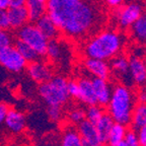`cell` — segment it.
I'll return each instance as SVG.
<instances>
[{"mask_svg": "<svg viewBox=\"0 0 146 146\" xmlns=\"http://www.w3.org/2000/svg\"><path fill=\"white\" fill-rule=\"evenodd\" d=\"M48 117L52 120V121H59L62 116V111L61 107H57V106H49L48 111H47Z\"/></svg>", "mask_w": 146, "mask_h": 146, "instance_id": "obj_30", "label": "cell"}, {"mask_svg": "<svg viewBox=\"0 0 146 146\" xmlns=\"http://www.w3.org/2000/svg\"><path fill=\"white\" fill-rule=\"evenodd\" d=\"M84 67L94 77L108 79L111 73V66L106 60L87 57L84 61Z\"/></svg>", "mask_w": 146, "mask_h": 146, "instance_id": "obj_10", "label": "cell"}, {"mask_svg": "<svg viewBox=\"0 0 146 146\" xmlns=\"http://www.w3.org/2000/svg\"><path fill=\"white\" fill-rule=\"evenodd\" d=\"M143 14V8L139 3L132 2L126 5H121L116 8L114 18L117 25L122 29L130 27L135 21Z\"/></svg>", "mask_w": 146, "mask_h": 146, "instance_id": "obj_6", "label": "cell"}, {"mask_svg": "<svg viewBox=\"0 0 146 146\" xmlns=\"http://www.w3.org/2000/svg\"><path fill=\"white\" fill-rule=\"evenodd\" d=\"M82 146H90V144H88L86 141H84V140L82 139Z\"/></svg>", "mask_w": 146, "mask_h": 146, "instance_id": "obj_39", "label": "cell"}, {"mask_svg": "<svg viewBox=\"0 0 146 146\" xmlns=\"http://www.w3.org/2000/svg\"><path fill=\"white\" fill-rule=\"evenodd\" d=\"M132 38L138 43H146V13H143L130 27Z\"/></svg>", "mask_w": 146, "mask_h": 146, "instance_id": "obj_19", "label": "cell"}, {"mask_svg": "<svg viewBox=\"0 0 146 146\" xmlns=\"http://www.w3.org/2000/svg\"><path fill=\"white\" fill-rule=\"evenodd\" d=\"M86 119V112L82 109H74L68 114V120L73 124H80Z\"/></svg>", "mask_w": 146, "mask_h": 146, "instance_id": "obj_27", "label": "cell"}, {"mask_svg": "<svg viewBox=\"0 0 146 146\" xmlns=\"http://www.w3.org/2000/svg\"><path fill=\"white\" fill-rule=\"evenodd\" d=\"M137 136H138V140H139V143L141 146H146V126L140 128L137 133Z\"/></svg>", "mask_w": 146, "mask_h": 146, "instance_id": "obj_34", "label": "cell"}, {"mask_svg": "<svg viewBox=\"0 0 146 146\" xmlns=\"http://www.w3.org/2000/svg\"><path fill=\"white\" fill-rule=\"evenodd\" d=\"M36 25L39 27V30L45 35L49 40L56 39L59 36L60 30L58 29L57 25L55 23V21L52 19L50 15L48 13L44 14L43 16L38 19L36 21H35Z\"/></svg>", "mask_w": 146, "mask_h": 146, "instance_id": "obj_16", "label": "cell"}, {"mask_svg": "<svg viewBox=\"0 0 146 146\" xmlns=\"http://www.w3.org/2000/svg\"><path fill=\"white\" fill-rule=\"evenodd\" d=\"M111 69L123 82H133L129 70V59L123 55H117L111 62Z\"/></svg>", "mask_w": 146, "mask_h": 146, "instance_id": "obj_11", "label": "cell"}, {"mask_svg": "<svg viewBox=\"0 0 146 146\" xmlns=\"http://www.w3.org/2000/svg\"><path fill=\"white\" fill-rule=\"evenodd\" d=\"M43 1H46V2H47V0H43Z\"/></svg>", "mask_w": 146, "mask_h": 146, "instance_id": "obj_42", "label": "cell"}, {"mask_svg": "<svg viewBox=\"0 0 146 146\" xmlns=\"http://www.w3.org/2000/svg\"><path fill=\"white\" fill-rule=\"evenodd\" d=\"M131 125L133 130H139L146 126V103H140L135 106L132 113Z\"/></svg>", "mask_w": 146, "mask_h": 146, "instance_id": "obj_20", "label": "cell"}, {"mask_svg": "<svg viewBox=\"0 0 146 146\" xmlns=\"http://www.w3.org/2000/svg\"><path fill=\"white\" fill-rule=\"evenodd\" d=\"M127 132L128 130L126 125H123V124L120 123H115L112 130L110 132L109 137H108L107 143L109 144V146H116L118 144L122 143L125 140Z\"/></svg>", "mask_w": 146, "mask_h": 146, "instance_id": "obj_21", "label": "cell"}, {"mask_svg": "<svg viewBox=\"0 0 146 146\" xmlns=\"http://www.w3.org/2000/svg\"><path fill=\"white\" fill-rule=\"evenodd\" d=\"M68 94L72 98H78L79 96V83L75 80L68 81Z\"/></svg>", "mask_w": 146, "mask_h": 146, "instance_id": "obj_31", "label": "cell"}, {"mask_svg": "<svg viewBox=\"0 0 146 146\" xmlns=\"http://www.w3.org/2000/svg\"><path fill=\"white\" fill-rule=\"evenodd\" d=\"M0 142H1V135H0Z\"/></svg>", "mask_w": 146, "mask_h": 146, "instance_id": "obj_41", "label": "cell"}, {"mask_svg": "<svg viewBox=\"0 0 146 146\" xmlns=\"http://www.w3.org/2000/svg\"><path fill=\"white\" fill-rule=\"evenodd\" d=\"M138 100H140V103H146V92L142 91L138 94Z\"/></svg>", "mask_w": 146, "mask_h": 146, "instance_id": "obj_38", "label": "cell"}, {"mask_svg": "<svg viewBox=\"0 0 146 146\" xmlns=\"http://www.w3.org/2000/svg\"><path fill=\"white\" fill-rule=\"evenodd\" d=\"M9 27V19L7 9L0 8V29H8Z\"/></svg>", "mask_w": 146, "mask_h": 146, "instance_id": "obj_32", "label": "cell"}, {"mask_svg": "<svg viewBox=\"0 0 146 146\" xmlns=\"http://www.w3.org/2000/svg\"><path fill=\"white\" fill-rule=\"evenodd\" d=\"M27 4V0H9V7H23Z\"/></svg>", "mask_w": 146, "mask_h": 146, "instance_id": "obj_36", "label": "cell"}, {"mask_svg": "<svg viewBox=\"0 0 146 146\" xmlns=\"http://www.w3.org/2000/svg\"><path fill=\"white\" fill-rule=\"evenodd\" d=\"M105 2L111 8H118L123 4L124 0H105Z\"/></svg>", "mask_w": 146, "mask_h": 146, "instance_id": "obj_35", "label": "cell"}, {"mask_svg": "<svg viewBox=\"0 0 146 146\" xmlns=\"http://www.w3.org/2000/svg\"><path fill=\"white\" fill-rule=\"evenodd\" d=\"M17 39L29 44L31 47L39 53L40 56L47 54L49 41L50 40L39 30L36 23H27L21 27L17 32Z\"/></svg>", "mask_w": 146, "mask_h": 146, "instance_id": "obj_5", "label": "cell"}, {"mask_svg": "<svg viewBox=\"0 0 146 146\" xmlns=\"http://www.w3.org/2000/svg\"><path fill=\"white\" fill-rule=\"evenodd\" d=\"M31 21H36L47 13V2L43 0H27L25 4Z\"/></svg>", "mask_w": 146, "mask_h": 146, "instance_id": "obj_18", "label": "cell"}, {"mask_svg": "<svg viewBox=\"0 0 146 146\" xmlns=\"http://www.w3.org/2000/svg\"><path fill=\"white\" fill-rule=\"evenodd\" d=\"M124 143H125V146H141L139 143V140H138V136L133 130L127 132Z\"/></svg>", "mask_w": 146, "mask_h": 146, "instance_id": "obj_29", "label": "cell"}, {"mask_svg": "<svg viewBox=\"0 0 146 146\" xmlns=\"http://www.w3.org/2000/svg\"><path fill=\"white\" fill-rule=\"evenodd\" d=\"M5 126L8 128L12 133H21L25 128V117L23 113L17 110H9L7 117L5 119Z\"/></svg>", "mask_w": 146, "mask_h": 146, "instance_id": "obj_17", "label": "cell"}, {"mask_svg": "<svg viewBox=\"0 0 146 146\" xmlns=\"http://www.w3.org/2000/svg\"><path fill=\"white\" fill-rule=\"evenodd\" d=\"M61 146H82V138L78 130L68 128L62 136Z\"/></svg>", "mask_w": 146, "mask_h": 146, "instance_id": "obj_24", "label": "cell"}, {"mask_svg": "<svg viewBox=\"0 0 146 146\" xmlns=\"http://www.w3.org/2000/svg\"><path fill=\"white\" fill-rule=\"evenodd\" d=\"M9 19V27L14 30H19L23 25H27V21H30L29 11L25 6L23 7H9L7 9Z\"/></svg>", "mask_w": 146, "mask_h": 146, "instance_id": "obj_15", "label": "cell"}, {"mask_svg": "<svg viewBox=\"0 0 146 146\" xmlns=\"http://www.w3.org/2000/svg\"><path fill=\"white\" fill-rule=\"evenodd\" d=\"M27 63V61L15 46H9L0 50V65L10 72H19L25 68Z\"/></svg>", "mask_w": 146, "mask_h": 146, "instance_id": "obj_7", "label": "cell"}, {"mask_svg": "<svg viewBox=\"0 0 146 146\" xmlns=\"http://www.w3.org/2000/svg\"><path fill=\"white\" fill-rule=\"evenodd\" d=\"M0 8L8 9L9 8V0H0Z\"/></svg>", "mask_w": 146, "mask_h": 146, "instance_id": "obj_37", "label": "cell"}, {"mask_svg": "<svg viewBox=\"0 0 146 146\" xmlns=\"http://www.w3.org/2000/svg\"><path fill=\"white\" fill-rule=\"evenodd\" d=\"M47 13L60 32L71 39L85 36L102 21L100 10L91 0H47Z\"/></svg>", "mask_w": 146, "mask_h": 146, "instance_id": "obj_1", "label": "cell"}, {"mask_svg": "<svg viewBox=\"0 0 146 146\" xmlns=\"http://www.w3.org/2000/svg\"><path fill=\"white\" fill-rule=\"evenodd\" d=\"M79 83V96L78 100L83 103L84 105L92 106V105H98V98L96 96V91L92 84V80L89 78H80L78 80Z\"/></svg>", "mask_w": 146, "mask_h": 146, "instance_id": "obj_12", "label": "cell"}, {"mask_svg": "<svg viewBox=\"0 0 146 146\" xmlns=\"http://www.w3.org/2000/svg\"><path fill=\"white\" fill-rule=\"evenodd\" d=\"M65 51L64 46L62 42L57 41L56 39H53L49 41L48 49H47V56L49 59L53 60V61H59L62 60V56H63V52Z\"/></svg>", "mask_w": 146, "mask_h": 146, "instance_id": "obj_25", "label": "cell"}, {"mask_svg": "<svg viewBox=\"0 0 146 146\" xmlns=\"http://www.w3.org/2000/svg\"><path fill=\"white\" fill-rule=\"evenodd\" d=\"M125 39L122 34L114 30H106L91 38L84 47V54L88 58L113 59L121 52Z\"/></svg>", "mask_w": 146, "mask_h": 146, "instance_id": "obj_2", "label": "cell"}, {"mask_svg": "<svg viewBox=\"0 0 146 146\" xmlns=\"http://www.w3.org/2000/svg\"><path fill=\"white\" fill-rule=\"evenodd\" d=\"M15 48L19 51L21 55L23 56L25 60L27 62H34V61H36V60L39 59L40 55L39 53L36 52L33 47H31L29 44L25 43L23 42L21 40H16L15 42Z\"/></svg>", "mask_w": 146, "mask_h": 146, "instance_id": "obj_23", "label": "cell"}, {"mask_svg": "<svg viewBox=\"0 0 146 146\" xmlns=\"http://www.w3.org/2000/svg\"><path fill=\"white\" fill-rule=\"evenodd\" d=\"M40 96L48 106L62 107L69 98L68 81L62 76L52 77L50 80L41 83Z\"/></svg>", "mask_w": 146, "mask_h": 146, "instance_id": "obj_4", "label": "cell"}, {"mask_svg": "<svg viewBox=\"0 0 146 146\" xmlns=\"http://www.w3.org/2000/svg\"><path fill=\"white\" fill-rule=\"evenodd\" d=\"M77 130L82 139L90 144V146H105L106 142H104L98 134L96 124L91 123L85 119L83 122L78 124Z\"/></svg>", "mask_w": 146, "mask_h": 146, "instance_id": "obj_8", "label": "cell"}, {"mask_svg": "<svg viewBox=\"0 0 146 146\" xmlns=\"http://www.w3.org/2000/svg\"><path fill=\"white\" fill-rule=\"evenodd\" d=\"M115 123L116 122L113 119V117L109 113H105L103 115V117L100 119V121L96 124L98 134H100V136L102 137V139L106 143H107L108 137H109V134L111 132V130H112V128Z\"/></svg>", "mask_w": 146, "mask_h": 146, "instance_id": "obj_22", "label": "cell"}, {"mask_svg": "<svg viewBox=\"0 0 146 146\" xmlns=\"http://www.w3.org/2000/svg\"><path fill=\"white\" fill-rule=\"evenodd\" d=\"M116 146H125V143H124V141H123V142H122V143L118 144V145H116Z\"/></svg>", "mask_w": 146, "mask_h": 146, "instance_id": "obj_40", "label": "cell"}, {"mask_svg": "<svg viewBox=\"0 0 146 146\" xmlns=\"http://www.w3.org/2000/svg\"><path fill=\"white\" fill-rule=\"evenodd\" d=\"M86 112V120H88L89 122L94 124H96L100 119L103 117V115L105 114V111L102 108V106L100 105H92L88 106Z\"/></svg>", "mask_w": 146, "mask_h": 146, "instance_id": "obj_26", "label": "cell"}, {"mask_svg": "<svg viewBox=\"0 0 146 146\" xmlns=\"http://www.w3.org/2000/svg\"><path fill=\"white\" fill-rule=\"evenodd\" d=\"M8 112H9L8 106L4 103H0V124H2L5 122V119H6Z\"/></svg>", "mask_w": 146, "mask_h": 146, "instance_id": "obj_33", "label": "cell"}, {"mask_svg": "<svg viewBox=\"0 0 146 146\" xmlns=\"http://www.w3.org/2000/svg\"><path fill=\"white\" fill-rule=\"evenodd\" d=\"M12 36L7 29H0V50L11 46Z\"/></svg>", "mask_w": 146, "mask_h": 146, "instance_id": "obj_28", "label": "cell"}, {"mask_svg": "<svg viewBox=\"0 0 146 146\" xmlns=\"http://www.w3.org/2000/svg\"><path fill=\"white\" fill-rule=\"evenodd\" d=\"M91 80H92V84H94L96 96L98 98V104L102 107L108 106L113 92V88L111 87L108 80L98 77H94Z\"/></svg>", "mask_w": 146, "mask_h": 146, "instance_id": "obj_13", "label": "cell"}, {"mask_svg": "<svg viewBox=\"0 0 146 146\" xmlns=\"http://www.w3.org/2000/svg\"><path fill=\"white\" fill-rule=\"evenodd\" d=\"M27 73L36 82L44 83L52 78V70L50 67L42 61L31 62L27 66Z\"/></svg>", "mask_w": 146, "mask_h": 146, "instance_id": "obj_9", "label": "cell"}, {"mask_svg": "<svg viewBox=\"0 0 146 146\" xmlns=\"http://www.w3.org/2000/svg\"><path fill=\"white\" fill-rule=\"evenodd\" d=\"M129 70L133 82L144 84L146 82V62L139 56H133L129 60Z\"/></svg>", "mask_w": 146, "mask_h": 146, "instance_id": "obj_14", "label": "cell"}, {"mask_svg": "<svg viewBox=\"0 0 146 146\" xmlns=\"http://www.w3.org/2000/svg\"><path fill=\"white\" fill-rule=\"evenodd\" d=\"M136 106V96L127 85L117 84L113 88L112 96L108 104V113L116 123L131 124L132 113Z\"/></svg>", "mask_w": 146, "mask_h": 146, "instance_id": "obj_3", "label": "cell"}]
</instances>
